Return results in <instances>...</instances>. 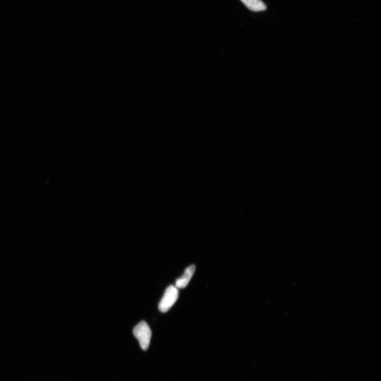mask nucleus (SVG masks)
Instances as JSON below:
<instances>
[{
    "mask_svg": "<svg viewBox=\"0 0 381 381\" xmlns=\"http://www.w3.org/2000/svg\"><path fill=\"white\" fill-rule=\"evenodd\" d=\"M196 267L194 265L189 266L184 271L183 275L179 279H177L175 286L177 289H183L187 286L196 271Z\"/></svg>",
    "mask_w": 381,
    "mask_h": 381,
    "instance_id": "obj_3",
    "label": "nucleus"
},
{
    "mask_svg": "<svg viewBox=\"0 0 381 381\" xmlns=\"http://www.w3.org/2000/svg\"><path fill=\"white\" fill-rule=\"evenodd\" d=\"M179 298V290L175 286H168L163 297L161 299L158 306L160 311L163 313L170 309Z\"/></svg>",
    "mask_w": 381,
    "mask_h": 381,
    "instance_id": "obj_2",
    "label": "nucleus"
},
{
    "mask_svg": "<svg viewBox=\"0 0 381 381\" xmlns=\"http://www.w3.org/2000/svg\"><path fill=\"white\" fill-rule=\"evenodd\" d=\"M133 333L138 340L141 349L143 351L147 350L150 343L151 332L146 322H140L134 328Z\"/></svg>",
    "mask_w": 381,
    "mask_h": 381,
    "instance_id": "obj_1",
    "label": "nucleus"
},
{
    "mask_svg": "<svg viewBox=\"0 0 381 381\" xmlns=\"http://www.w3.org/2000/svg\"><path fill=\"white\" fill-rule=\"evenodd\" d=\"M249 10L254 12H259L266 10L267 6L261 0H241Z\"/></svg>",
    "mask_w": 381,
    "mask_h": 381,
    "instance_id": "obj_4",
    "label": "nucleus"
}]
</instances>
